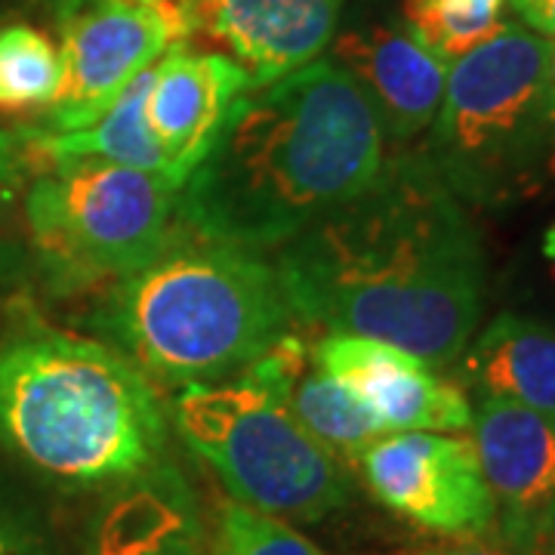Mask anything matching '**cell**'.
<instances>
[{
	"label": "cell",
	"mask_w": 555,
	"mask_h": 555,
	"mask_svg": "<svg viewBox=\"0 0 555 555\" xmlns=\"http://www.w3.org/2000/svg\"><path fill=\"white\" fill-rule=\"evenodd\" d=\"M386 130L364 87L334 60L247 90L177 192V222L247 250H281L383 167Z\"/></svg>",
	"instance_id": "2"
},
{
	"label": "cell",
	"mask_w": 555,
	"mask_h": 555,
	"mask_svg": "<svg viewBox=\"0 0 555 555\" xmlns=\"http://www.w3.org/2000/svg\"><path fill=\"white\" fill-rule=\"evenodd\" d=\"M513 13L540 38H555V0H509Z\"/></svg>",
	"instance_id": "24"
},
{
	"label": "cell",
	"mask_w": 555,
	"mask_h": 555,
	"mask_svg": "<svg viewBox=\"0 0 555 555\" xmlns=\"http://www.w3.org/2000/svg\"><path fill=\"white\" fill-rule=\"evenodd\" d=\"M90 555H210L198 496L173 463L108 491Z\"/></svg>",
	"instance_id": "16"
},
{
	"label": "cell",
	"mask_w": 555,
	"mask_h": 555,
	"mask_svg": "<svg viewBox=\"0 0 555 555\" xmlns=\"http://www.w3.org/2000/svg\"><path fill=\"white\" fill-rule=\"evenodd\" d=\"M177 185L152 170L60 158L25 198L31 241L60 287L115 284L142 269L177 225Z\"/></svg>",
	"instance_id": "7"
},
{
	"label": "cell",
	"mask_w": 555,
	"mask_h": 555,
	"mask_svg": "<svg viewBox=\"0 0 555 555\" xmlns=\"http://www.w3.org/2000/svg\"><path fill=\"white\" fill-rule=\"evenodd\" d=\"M543 555H555V521L550 528V537H546V546H543Z\"/></svg>",
	"instance_id": "26"
},
{
	"label": "cell",
	"mask_w": 555,
	"mask_h": 555,
	"mask_svg": "<svg viewBox=\"0 0 555 555\" xmlns=\"http://www.w3.org/2000/svg\"><path fill=\"white\" fill-rule=\"evenodd\" d=\"M198 28L222 40L254 90L315 62L334 40L343 0H192Z\"/></svg>",
	"instance_id": "13"
},
{
	"label": "cell",
	"mask_w": 555,
	"mask_h": 555,
	"mask_svg": "<svg viewBox=\"0 0 555 555\" xmlns=\"http://www.w3.org/2000/svg\"><path fill=\"white\" fill-rule=\"evenodd\" d=\"M170 423L222 488L250 509L291 521H321L349 500V476L291 408L238 374L232 383L185 386Z\"/></svg>",
	"instance_id": "6"
},
{
	"label": "cell",
	"mask_w": 555,
	"mask_h": 555,
	"mask_svg": "<svg viewBox=\"0 0 555 555\" xmlns=\"http://www.w3.org/2000/svg\"><path fill=\"white\" fill-rule=\"evenodd\" d=\"M550 83H553V90H555V47H553V56H550Z\"/></svg>",
	"instance_id": "28"
},
{
	"label": "cell",
	"mask_w": 555,
	"mask_h": 555,
	"mask_svg": "<svg viewBox=\"0 0 555 555\" xmlns=\"http://www.w3.org/2000/svg\"><path fill=\"white\" fill-rule=\"evenodd\" d=\"M170 411L102 339L43 324L0 334V444L72 491L118 488L164 463Z\"/></svg>",
	"instance_id": "3"
},
{
	"label": "cell",
	"mask_w": 555,
	"mask_h": 555,
	"mask_svg": "<svg viewBox=\"0 0 555 555\" xmlns=\"http://www.w3.org/2000/svg\"><path fill=\"white\" fill-rule=\"evenodd\" d=\"M80 0H60V10L62 13H68V10H72V7H78Z\"/></svg>",
	"instance_id": "27"
},
{
	"label": "cell",
	"mask_w": 555,
	"mask_h": 555,
	"mask_svg": "<svg viewBox=\"0 0 555 555\" xmlns=\"http://www.w3.org/2000/svg\"><path fill=\"white\" fill-rule=\"evenodd\" d=\"M460 379L476 396L506 398L555 416V327L537 318L503 312L466 346Z\"/></svg>",
	"instance_id": "17"
},
{
	"label": "cell",
	"mask_w": 555,
	"mask_h": 555,
	"mask_svg": "<svg viewBox=\"0 0 555 555\" xmlns=\"http://www.w3.org/2000/svg\"><path fill=\"white\" fill-rule=\"evenodd\" d=\"M10 167H13V155H10V139H7V133H0V179L10 177Z\"/></svg>",
	"instance_id": "25"
},
{
	"label": "cell",
	"mask_w": 555,
	"mask_h": 555,
	"mask_svg": "<svg viewBox=\"0 0 555 555\" xmlns=\"http://www.w3.org/2000/svg\"><path fill=\"white\" fill-rule=\"evenodd\" d=\"M93 327L145 377L185 389L250 367L291 334L294 312L266 254L177 222L155 257L108 287Z\"/></svg>",
	"instance_id": "4"
},
{
	"label": "cell",
	"mask_w": 555,
	"mask_h": 555,
	"mask_svg": "<svg viewBox=\"0 0 555 555\" xmlns=\"http://www.w3.org/2000/svg\"><path fill=\"white\" fill-rule=\"evenodd\" d=\"M379 503L423 531L494 537V500L476 441L451 433H389L356 466Z\"/></svg>",
	"instance_id": "9"
},
{
	"label": "cell",
	"mask_w": 555,
	"mask_h": 555,
	"mask_svg": "<svg viewBox=\"0 0 555 555\" xmlns=\"http://www.w3.org/2000/svg\"><path fill=\"white\" fill-rule=\"evenodd\" d=\"M198 31L192 0H80L62 13L65 78L35 133H72L100 120L170 47Z\"/></svg>",
	"instance_id": "8"
},
{
	"label": "cell",
	"mask_w": 555,
	"mask_h": 555,
	"mask_svg": "<svg viewBox=\"0 0 555 555\" xmlns=\"http://www.w3.org/2000/svg\"><path fill=\"white\" fill-rule=\"evenodd\" d=\"M254 90L250 75L229 56L195 53L177 43L155 65L145 120L164 158V177L182 189L217 142L232 105Z\"/></svg>",
	"instance_id": "12"
},
{
	"label": "cell",
	"mask_w": 555,
	"mask_h": 555,
	"mask_svg": "<svg viewBox=\"0 0 555 555\" xmlns=\"http://www.w3.org/2000/svg\"><path fill=\"white\" fill-rule=\"evenodd\" d=\"M0 555H56L38 518L0 488Z\"/></svg>",
	"instance_id": "22"
},
{
	"label": "cell",
	"mask_w": 555,
	"mask_h": 555,
	"mask_svg": "<svg viewBox=\"0 0 555 555\" xmlns=\"http://www.w3.org/2000/svg\"><path fill=\"white\" fill-rule=\"evenodd\" d=\"M469 429L494 500V540L543 555L555 521V416L478 396Z\"/></svg>",
	"instance_id": "10"
},
{
	"label": "cell",
	"mask_w": 555,
	"mask_h": 555,
	"mask_svg": "<svg viewBox=\"0 0 555 555\" xmlns=\"http://www.w3.org/2000/svg\"><path fill=\"white\" fill-rule=\"evenodd\" d=\"M210 555H324L309 537L294 531L284 518L250 509L238 500L217 506Z\"/></svg>",
	"instance_id": "21"
},
{
	"label": "cell",
	"mask_w": 555,
	"mask_h": 555,
	"mask_svg": "<svg viewBox=\"0 0 555 555\" xmlns=\"http://www.w3.org/2000/svg\"><path fill=\"white\" fill-rule=\"evenodd\" d=\"M334 62L364 87L383 120L386 142L401 145L433 127L451 65L426 50L404 25H374L343 35L334 47Z\"/></svg>",
	"instance_id": "14"
},
{
	"label": "cell",
	"mask_w": 555,
	"mask_h": 555,
	"mask_svg": "<svg viewBox=\"0 0 555 555\" xmlns=\"http://www.w3.org/2000/svg\"><path fill=\"white\" fill-rule=\"evenodd\" d=\"M553 43L503 22L451 62L423 158L463 204L509 207L555 185Z\"/></svg>",
	"instance_id": "5"
},
{
	"label": "cell",
	"mask_w": 555,
	"mask_h": 555,
	"mask_svg": "<svg viewBox=\"0 0 555 555\" xmlns=\"http://www.w3.org/2000/svg\"><path fill=\"white\" fill-rule=\"evenodd\" d=\"M550 250H553V257H555V229L550 232Z\"/></svg>",
	"instance_id": "29"
},
{
	"label": "cell",
	"mask_w": 555,
	"mask_h": 555,
	"mask_svg": "<svg viewBox=\"0 0 555 555\" xmlns=\"http://www.w3.org/2000/svg\"><path fill=\"white\" fill-rule=\"evenodd\" d=\"M312 361L349 386L389 433H460L473 426L466 392L392 343L327 334L312 346Z\"/></svg>",
	"instance_id": "11"
},
{
	"label": "cell",
	"mask_w": 555,
	"mask_h": 555,
	"mask_svg": "<svg viewBox=\"0 0 555 555\" xmlns=\"http://www.w3.org/2000/svg\"><path fill=\"white\" fill-rule=\"evenodd\" d=\"M275 266L294 318L392 343L436 371L473 343L488 291L476 222L420 152L383 158L374 182Z\"/></svg>",
	"instance_id": "1"
},
{
	"label": "cell",
	"mask_w": 555,
	"mask_h": 555,
	"mask_svg": "<svg viewBox=\"0 0 555 555\" xmlns=\"http://www.w3.org/2000/svg\"><path fill=\"white\" fill-rule=\"evenodd\" d=\"M509 0H404V28L441 62H456L500 31Z\"/></svg>",
	"instance_id": "20"
},
{
	"label": "cell",
	"mask_w": 555,
	"mask_h": 555,
	"mask_svg": "<svg viewBox=\"0 0 555 555\" xmlns=\"http://www.w3.org/2000/svg\"><path fill=\"white\" fill-rule=\"evenodd\" d=\"M152 78H155V65L130 80V87L115 100V105L90 127H80L72 133H35L31 130V142L38 145V152L47 160H108V164L152 170V173L164 177V158H160L158 142L145 120V96H149Z\"/></svg>",
	"instance_id": "18"
},
{
	"label": "cell",
	"mask_w": 555,
	"mask_h": 555,
	"mask_svg": "<svg viewBox=\"0 0 555 555\" xmlns=\"http://www.w3.org/2000/svg\"><path fill=\"white\" fill-rule=\"evenodd\" d=\"M65 78L60 47L31 25L0 28V108H47Z\"/></svg>",
	"instance_id": "19"
},
{
	"label": "cell",
	"mask_w": 555,
	"mask_h": 555,
	"mask_svg": "<svg viewBox=\"0 0 555 555\" xmlns=\"http://www.w3.org/2000/svg\"><path fill=\"white\" fill-rule=\"evenodd\" d=\"M241 374L275 392L291 408V414L309 429V436L327 454L337 456L346 469L358 466L361 454L374 441L389 436L383 420L349 386L318 367L312 352L294 331L284 334L266 356H259Z\"/></svg>",
	"instance_id": "15"
},
{
	"label": "cell",
	"mask_w": 555,
	"mask_h": 555,
	"mask_svg": "<svg viewBox=\"0 0 555 555\" xmlns=\"http://www.w3.org/2000/svg\"><path fill=\"white\" fill-rule=\"evenodd\" d=\"M411 555H521L509 546H503L494 537H456L454 543H441V546H429Z\"/></svg>",
	"instance_id": "23"
}]
</instances>
